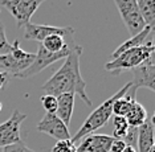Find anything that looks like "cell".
<instances>
[{
  "instance_id": "1",
  "label": "cell",
  "mask_w": 155,
  "mask_h": 152,
  "mask_svg": "<svg viewBox=\"0 0 155 152\" xmlns=\"http://www.w3.org/2000/svg\"><path fill=\"white\" fill-rule=\"evenodd\" d=\"M81 54H82V47L74 44L69 54L64 58L61 68L41 86L45 94H51L54 97H58L61 94L78 95L87 106H91V101L86 94V82L81 76Z\"/></svg>"
},
{
  "instance_id": "2",
  "label": "cell",
  "mask_w": 155,
  "mask_h": 152,
  "mask_svg": "<svg viewBox=\"0 0 155 152\" xmlns=\"http://www.w3.org/2000/svg\"><path fill=\"white\" fill-rule=\"evenodd\" d=\"M131 86H133V82L130 81V82L126 83L121 90H118L113 97L107 98L105 102H102L96 110H94L93 112H90V115L86 118V121L84 122V125L81 126V128L74 134V136H72L70 140H72L73 143H78V142H81V139H84L85 136L91 135V134L96 132L98 128L104 127L113 115V111H111L113 103H114L118 98L123 97V95L129 91V89Z\"/></svg>"
},
{
  "instance_id": "3",
  "label": "cell",
  "mask_w": 155,
  "mask_h": 152,
  "mask_svg": "<svg viewBox=\"0 0 155 152\" xmlns=\"http://www.w3.org/2000/svg\"><path fill=\"white\" fill-rule=\"evenodd\" d=\"M154 40H150L142 47L129 49V50L121 53L117 58L105 63V70H107L109 73L114 74V76L133 70L134 68L140 65L143 61H146L151 54H154Z\"/></svg>"
},
{
  "instance_id": "4",
  "label": "cell",
  "mask_w": 155,
  "mask_h": 152,
  "mask_svg": "<svg viewBox=\"0 0 155 152\" xmlns=\"http://www.w3.org/2000/svg\"><path fill=\"white\" fill-rule=\"evenodd\" d=\"M73 45H74V42L72 41L69 44V47L65 48L64 50L57 52V53H52V52H48L47 49L40 44L38 48H37L36 54H35V58H33L32 63H31L24 72L20 73L19 76H17V78H23V79L31 78V77H33V76H36V74H38L40 72H43L45 68L51 66L52 63L57 62V61H60V60H64L66 56L69 54V52H70V49L73 48Z\"/></svg>"
},
{
  "instance_id": "5",
  "label": "cell",
  "mask_w": 155,
  "mask_h": 152,
  "mask_svg": "<svg viewBox=\"0 0 155 152\" xmlns=\"http://www.w3.org/2000/svg\"><path fill=\"white\" fill-rule=\"evenodd\" d=\"M45 0H2V5L16 20L19 28H24L31 23L33 13Z\"/></svg>"
},
{
  "instance_id": "6",
  "label": "cell",
  "mask_w": 155,
  "mask_h": 152,
  "mask_svg": "<svg viewBox=\"0 0 155 152\" xmlns=\"http://www.w3.org/2000/svg\"><path fill=\"white\" fill-rule=\"evenodd\" d=\"M61 36L64 38H73L74 28L73 27H53V25H43V24L29 23L24 27V38L25 40H33L41 42L44 38L49 36Z\"/></svg>"
},
{
  "instance_id": "7",
  "label": "cell",
  "mask_w": 155,
  "mask_h": 152,
  "mask_svg": "<svg viewBox=\"0 0 155 152\" xmlns=\"http://www.w3.org/2000/svg\"><path fill=\"white\" fill-rule=\"evenodd\" d=\"M114 2L130 34L134 36V34L139 33L146 27V24L139 13L137 2L135 0H114Z\"/></svg>"
},
{
  "instance_id": "8",
  "label": "cell",
  "mask_w": 155,
  "mask_h": 152,
  "mask_svg": "<svg viewBox=\"0 0 155 152\" xmlns=\"http://www.w3.org/2000/svg\"><path fill=\"white\" fill-rule=\"evenodd\" d=\"M25 114H23L19 110H15L5 122L0 123V148L21 142L20 127H21V123L25 121Z\"/></svg>"
},
{
  "instance_id": "9",
  "label": "cell",
  "mask_w": 155,
  "mask_h": 152,
  "mask_svg": "<svg viewBox=\"0 0 155 152\" xmlns=\"http://www.w3.org/2000/svg\"><path fill=\"white\" fill-rule=\"evenodd\" d=\"M37 131L44 132L49 136L54 137V139H57V142L72 139L68 126H66L57 115L52 114V112H47V114L41 118V121L38 122V125H37Z\"/></svg>"
},
{
  "instance_id": "10",
  "label": "cell",
  "mask_w": 155,
  "mask_h": 152,
  "mask_svg": "<svg viewBox=\"0 0 155 152\" xmlns=\"http://www.w3.org/2000/svg\"><path fill=\"white\" fill-rule=\"evenodd\" d=\"M133 85L135 87H149L151 91H155V57L151 54L146 61L133 70Z\"/></svg>"
},
{
  "instance_id": "11",
  "label": "cell",
  "mask_w": 155,
  "mask_h": 152,
  "mask_svg": "<svg viewBox=\"0 0 155 152\" xmlns=\"http://www.w3.org/2000/svg\"><path fill=\"white\" fill-rule=\"evenodd\" d=\"M114 137L110 135H87L77 147V152H110Z\"/></svg>"
},
{
  "instance_id": "12",
  "label": "cell",
  "mask_w": 155,
  "mask_h": 152,
  "mask_svg": "<svg viewBox=\"0 0 155 152\" xmlns=\"http://www.w3.org/2000/svg\"><path fill=\"white\" fill-rule=\"evenodd\" d=\"M150 40H154V28L146 25L142 31L139 32V33L134 34V36H131L129 40H126L125 42H122V44L119 45V47L115 49L114 52H113L111 58L113 60L117 58L121 53L129 50V49H131V48L142 47V45H144L147 41H150Z\"/></svg>"
},
{
  "instance_id": "13",
  "label": "cell",
  "mask_w": 155,
  "mask_h": 152,
  "mask_svg": "<svg viewBox=\"0 0 155 152\" xmlns=\"http://www.w3.org/2000/svg\"><path fill=\"white\" fill-rule=\"evenodd\" d=\"M138 151L139 152H151L155 150L154 146V116L147 119L142 126L138 127Z\"/></svg>"
},
{
  "instance_id": "14",
  "label": "cell",
  "mask_w": 155,
  "mask_h": 152,
  "mask_svg": "<svg viewBox=\"0 0 155 152\" xmlns=\"http://www.w3.org/2000/svg\"><path fill=\"white\" fill-rule=\"evenodd\" d=\"M74 108V95L73 94H61L57 97V110L54 114L65 123L66 126L70 123Z\"/></svg>"
},
{
  "instance_id": "15",
  "label": "cell",
  "mask_w": 155,
  "mask_h": 152,
  "mask_svg": "<svg viewBox=\"0 0 155 152\" xmlns=\"http://www.w3.org/2000/svg\"><path fill=\"white\" fill-rule=\"evenodd\" d=\"M126 122L130 127H139L147 121V111L139 102H133L129 112L125 116Z\"/></svg>"
},
{
  "instance_id": "16",
  "label": "cell",
  "mask_w": 155,
  "mask_h": 152,
  "mask_svg": "<svg viewBox=\"0 0 155 152\" xmlns=\"http://www.w3.org/2000/svg\"><path fill=\"white\" fill-rule=\"evenodd\" d=\"M144 24L154 28L155 24V0H135Z\"/></svg>"
},
{
  "instance_id": "17",
  "label": "cell",
  "mask_w": 155,
  "mask_h": 152,
  "mask_svg": "<svg viewBox=\"0 0 155 152\" xmlns=\"http://www.w3.org/2000/svg\"><path fill=\"white\" fill-rule=\"evenodd\" d=\"M73 41V38H70L69 41H66L64 37L61 36H57V34H53V36H49L47 38H44L43 41L40 42L43 47L47 49L48 52H52V53H57V52H61L64 50L65 48L69 47V44Z\"/></svg>"
},
{
  "instance_id": "18",
  "label": "cell",
  "mask_w": 155,
  "mask_h": 152,
  "mask_svg": "<svg viewBox=\"0 0 155 152\" xmlns=\"http://www.w3.org/2000/svg\"><path fill=\"white\" fill-rule=\"evenodd\" d=\"M113 126H114V130H113V137L114 139H123L130 127L123 116H114Z\"/></svg>"
},
{
  "instance_id": "19",
  "label": "cell",
  "mask_w": 155,
  "mask_h": 152,
  "mask_svg": "<svg viewBox=\"0 0 155 152\" xmlns=\"http://www.w3.org/2000/svg\"><path fill=\"white\" fill-rule=\"evenodd\" d=\"M40 99H41V103H43V107L45 108V111L54 114L56 110H57V97L51 95V94H44Z\"/></svg>"
},
{
  "instance_id": "20",
  "label": "cell",
  "mask_w": 155,
  "mask_h": 152,
  "mask_svg": "<svg viewBox=\"0 0 155 152\" xmlns=\"http://www.w3.org/2000/svg\"><path fill=\"white\" fill-rule=\"evenodd\" d=\"M52 152H77V147L72 140H60L56 143Z\"/></svg>"
},
{
  "instance_id": "21",
  "label": "cell",
  "mask_w": 155,
  "mask_h": 152,
  "mask_svg": "<svg viewBox=\"0 0 155 152\" xmlns=\"http://www.w3.org/2000/svg\"><path fill=\"white\" fill-rule=\"evenodd\" d=\"M122 140L126 143V146L135 147L137 140H138V127H129L127 134H126Z\"/></svg>"
},
{
  "instance_id": "22",
  "label": "cell",
  "mask_w": 155,
  "mask_h": 152,
  "mask_svg": "<svg viewBox=\"0 0 155 152\" xmlns=\"http://www.w3.org/2000/svg\"><path fill=\"white\" fill-rule=\"evenodd\" d=\"M2 152H37V151L31 150V148H29V147H27L23 142H19V143L12 144V146L4 147Z\"/></svg>"
},
{
  "instance_id": "23",
  "label": "cell",
  "mask_w": 155,
  "mask_h": 152,
  "mask_svg": "<svg viewBox=\"0 0 155 152\" xmlns=\"http://www.w3.org/2000/svg\"><path fill=\"white\" fill-rule=\"evenodd\" d=\"M125 147H126V143L122 139H114V142L111 143V147H110V152H122Z\"/></svg>"
},
{
  "instance_id": "24",
  "label": "cell",
  "mask_w": 155,
  "mask_h": 152,
  "mask_svg": "<svg viewBox=\"0 0 155 152\" xmlns=\"http://www.w3.org/2000/svg\"><path fill=\"white\" fill-rule=\"evenodd\" d=\"M7 44H8V40H7V34H5V28L4 24L0 21V50H3Z\"/></svg>"
},
{
  "instance_id": "25",
  "label": "cell",
  "mask_w": 155,
  "mask_h": 152,
  "mask_svg": "<svg viewBox=\"0 0 155 152\" xmlns=\"http://www.w3.org/2000/svg\"><path fill=\"white\" fill-rule=\"evenodd\" d=\"M9 78H11V76H9V74H7V73H3V72H0V89H2L3 86H5L7 83H8Z\"/></svg>"
},
{
  "instance_id": "26",
  "label": "cell",
  "mask_w": 155,
  "mask_h": 152,
  "mask_svg": "<svg viewBox=\"0 0 155 152\" xmlns=\"http://www.w3.org/2000/svg\"><path fill=\"white\" fill-rule=\"evenodd\" d=\"M122 152H138V151H137V148L133 147V146H126L125 148H123Z\"/></svg>"
},
{
  "instance_id": "27",
  "label": "cell",
  "mask_w": 155,
  "mask_h": 152,
  "mask_svg": "<svg viewBox=\"0 0 155 152\" xmlns=\"http://www.w3.org/2000/svg\"><path fill=\"white\" fill-rule=\"evenodd\" d=\"M2 108H3V105H2V103H0V111H2Z\"/></svg>"
}]
</instances>
